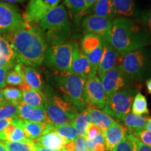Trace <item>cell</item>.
I'll return each instance as SVG.
<instances>
[{"instance_id":"cell-1","label":"cell","mask_w":151,"mask_h":151,"mask_svg":"<svg viewBox=\"0 0 151 151\" xmlns=\"http://www.w3.org/2000/svg\"><path fill=\"white\" fill-rule=\"evenodd\" d=\"M3 36L11 43L17 62L32 67L43 63L48 45L37 24L26 22L24 27Z\"/></svg>"},{"instance_id":"cell-2","label":"cell","mask_w":151,"mask_h":151,"mask_svg":"<svg viewBox=\"0 0 151 151\" xmlns=\"http://www.w3.org/2000/svg\"><path fill=\"white\" fill-rule=\"evenodd\" d=\"M150 42L151 36L148 30L133 20L124 18L113 20L109 43L120 55L144 48Z\"/></svg>"},{"instance_id":"cell-3","label":"cell","mask_w":151,"mask_h":151,"mask_svg":"<svg viewBox=\"0 0 151 151\" xmlns=\"http://www.w3.org/2000/svg\"><path fill=\"white\" fill-rule=\"evenodd\" d=\"M39 23L48 45L65 43L69 38L71 24L65 5H58L49 11Z\"/></svg>"},{"instance_id":"cell-4","label":"cell","mask_w":151,"mask_h":151,"mask_svg":"<svg viewBox=\"0 0 151 151\" xmlns=\"http://www.w3.org/2000/svg\"><path fill=\"white\" fill-rule=\"evenodd\" d=\"M56 82L66 101L80 112L86 111L88 102L86 97V79L73 73L56 74Z\"/></svg>"},{"instance_id":"cell-5","label":"cell","mask_w":151,"mask_h":151,"mask_svg":"<svg viewBox=\"0 0 151 151\" xmlns=\"http://www.w3.org/2000/svg\"><path fill=\"white\" fill-rule=\"evenodd\" d=\"M44 109L49 121L55 125L73 124L78 111L73 106L50 92L45 94Z\"/></svg>"},{"instance_id":"cell-6","label":"cell","mask_w":151,"mask_h":151,"mask_svg":"<svg viewBox=\"0 0 151 151\" xmlns=\"http://www.w3.org/2000/svg\"><path fill=\"white\" fill-rule=\"evenodd\" d=\"M73 43L65 42L50 46L45 54V65L55 74L71 73Z\"/></svg>"},{"instance_id":"cell-7","label":"cell","mask_w":151,"mask_h":151,"mask_svg":"<svg viewBox=\"0 0 151 151\" xmlns=\"http://www.w3.org/2000/svg\"><path fill=\"white\" fill-rule=\"evenodd\" d=\"M137 94L135 89L122 90L112 94L106 100L102 111L110 116L122 121L130 112L134 98Z\"/></svg>"},{"instance_id":"cell-8","label":"cell","mask_w":151,"mask_h":151,"mask_svg":"<svg viewBox=\"0 0 151 151\" xmlns=\"http://www.w3.org/2000/svg\"><path fill=\"white\" fill-rule=\"evenodd\" d=\"M25 23L16 6L0 1V33H12L24 27Z\"/></svg>"},{"instance_id":"cell-9","label":"cell","mask_w":151,"mask_h":151,"mask_svg":"<svg viewBox=\"0 0 151 151\" xmlns=\"http://www.w3.org/2000/svg\"><path fill=\"white\" fill-rule=\"evenodd\" d=\"M147 56L143 49L127 52L122 57L121 67L129 78H140L147 68Z\"/></svg>"},{"instance_id":"cell-10","label":"cell","mask_w":151,"mask_h":151,"mask_svg":"<svg viewBox=\"0 0 151 151\" xmlns=\"http://www.w3.org/2000/svg\"><path fill=\"white\" fill-rule=\"evenodd\" d=\"M104 90L106 99L116 93L121 91L127 86L129 78L125 74L121 65H118L111 70L107 71L100 77Z\"/></svg>"},{"instance_id":"cell-11","label":"cell","mask_w":151,"mask_h":151,"mask_svg":"<svg viewBox=\"0 0 151 151\" xmlns=\"http://www.w3.org/2000/svg\"><path fill=\"white\" fill-rule=\"evenodd\" d=\"M112 22L109 19L90 15L83 20L82 27L86 34H93L98 36L102 42L109 43Z\"/></svg>"},{"instance_id":"cell-12","label":"cell","mask_w":151,"mask_h":151,"mask_svg":"<svg viewBox=\"0 0 151 151\" xmlns=\"http://www.w3.org/2000/svg\"><path fill=\"white\" fill-rule=\"evenodd\" d=\"M61 0H29L23 16L29 23H39L50 11L58 6Z\"/></svg>"},{"instance_id":"cell-13","label":"cell","mask_w":151,"mask_h":151,"mask_svg":"<svg viewBox=\"0 0 151 151\" xmlns=\"http://www.w3.org/2000/svg\"><path fill=\"white\" fill-rule=\"evenodd\" d=\"M86 92L88 104L103 110L106 104V97L99 77L91 76L86 79Z\"/></svg>"},{"instance_id":"cell-14","label":"cell","mask_w":151,"mask_h":151,"mask_svg":"<svg viewBox=\"0 0 151 151\" xmlns=\"http://www.w3.org/2000/svg\"><path fill=\"white\" fill-rule=\"evenodd\" d=\"M71 73L86 79L91 76L97 75V71L93 70L86 55L81 51L78 44L76 42H73Z\"/></svg>"},{"instance_id":"cell-15","label":"cell","mask_w":151,"mask_h":151,"mask_svg":"<svg viewBox=\"0 0 151 151\" xmlns=\"http://www.w3.org/2000/svg\"><path fill=\"white\" fill-rule=\"evenodd\" d=\"M103 43L104 46V51L102 59L97 69L99 78L107 71L116 67V66L121 65L122 57H123L118 53L109 43L103 42Z\"/></svg>"},{"instance_id":"cell-16","label":"cell","mask_w":151,"mask_h":151,"mask_svg":"<svg viewBox=\"0 0 151 151\" xmlns=\"http://www.w3.org/2000/svg\"><path fill=\"white\" fill-rule=\"evenodd\" d=\"M18 118L22 120L39 123L50 122L43 108H33L24 101L18 104Z\"/></svg>"},{"instance_id":"cell-17","label":"cell","mask_w":151,"mask_h":151,"mask_svg":"<svg viewBox=\"0 0 151 151\" xmlns=\"http://www.w3.org/2000/svg\"><path fill=\"white\" fill-rule=\"evenodd\" d=\"M126 132L127 130L117 122L105 131H102L106 150L107 151L112 150L125 137Z\"/></svg>"},{"instance_id":"cell-18","label":"cell","mask_w":151,"mask_h":151,"mask_svg":"<svg viewBox=\"0 0 151 151\" xmlns=\"http://www.w3.org/2000/svg\"><path fill=\"white\" fill-rule=\"evenodd\" d=\"M14 120L16 123H18L22 128L27 139L34 141L35 143L42 136L46 129L47 123L27 121L22 120L18 117L15 118Z\"/></svg>"},{"instance_id":"cell-19","label":"cell","mask_w":151,"mask_h":151,"mask_svg":"<svg viewBox=\"0 0 151 151\" xmlns=\"http://www.w3.org/2000/svg\"><path fill=\"white\" fill-rule=\"evenodd\" d=\"M67 144L65 139L55 131L43 134L36 142V146L60 150Z\"/></svg>"},{"instance_id":"cell-20","label":"cell","mask_w":151,"mask_h":151,"mask_svg":"<svg viewBox=\"0 0 151 151\" xmlns=\"http://www.w3.org/2000/svg\"><path fill=\"white\" fill-rule=\"evenodd\" d=\"M87 111L89 113L92 123L95 124L101 131H105L116 122L110 116L92 106H88Z\"/></svg>"},{"instance_id":"cell-21","label":"cell","mask_w":151,"mask_h":151,"mask_svg":"<svg viewBox=\"0 0 151 151\" xmlns=\"http://www.w3.org/2000/svg\"><path fill=\"white\" fill-rule=\"evenodd\" d=\"M148 119L146 117L129 113L123 119L122 122L124 126L127 128L128 132L132 135H135L138 132L145 129Z\"/></svg>"},{"instance_id":"cell-22","label":"cell","mask_w":151,"mask_h":151,"mask_svg":"<svg viewBox=\"0 0 151 151\" xmlns=\"http://www.w3.org/2000/svg\"><path fill=\"white\" fill-rule=\"evenodd\" d=\"M94 15L113 20L116 16L113 8V0H98L92 6Z\"/></svg>"},{"instance_id":"cell-23","label":"cell","mask_w":151,"mask_h":151,"mask_svg":"<svg viewBox=\"0 0 151 151\" xmlns=\"http://www.w3.org/2000/svg\"><path fill=\"white\" fill-rule=\"evenodd\" d=\"M22 92V100L25 104L33 108L44 109L46 95L41 91L34 89H28Z\"/></svg>"},{"instance_id":"cell-24","label":"cell","mask_w":151,"mask_h":151,"mask_svg":"<svg viewBox=\"0 0 151 151\" xmlns=\"http://www.w3.org/2000/svg\"><path fill=\"white\" fill-rule=\"evenodd\" d=\"M24 82L32 89L41 91L43 88V83L40 73L35 67L26 66L24 67Z\"/></svg>"},{"instance_id":"cell-25","label":"cell","mask_w":151,"mask_h":151,"mask_svg":"<svg viewBox=\"0 0 151 151\" xmlns=\"http://www.w3.org/2000/svg\"><path fill=\"white\" fill-rule=\"evenodd\" d=\"M64 4L69 9L71 18L76 21L80 20L88 10L85 0H65Z\"/></svg>"},{"instance_id":"cell-26","label":"cell","mask_w":151,"mask_h":151,"mask_svg":"<svg viewBox=\"0 0 151 151\" xmlns=\"http://www.w3.org/2000/svg\"><path fill=\"white\" fill-rule=\"evenodd\" d=\"M24 65L16 63L12 69L9 71L6 78L7 84L11 86H20L24 81Z\"/></svg>"},{"instance_id":"cell-27","label":"cell","mask_w":151,"mask_h":151,"mask_svg":"<svg viewBox=\"0 0 151 151\" xmlns=\"http://www.w3.org/2000/svg\"><path fill=\"white\" fill-rule=\"evenodd\" d=\"M113 4L116 16H133L134 11V3L133 0H113Z\"/></svg>"},{"instance_id":"cell-28","label":"cell","mask_w":151,"mask_h":151,"mask_svg":"<svg viewBox=\"0 0 151 151\" xmlns=\"http://www.w3.org/2000/svg\"><path fill=\"white\" fill-rule=\"evenodd\" d=\"M0 59L7 63H16V55L11 43L4 36L0 35Z\"/></svg>"},{"instance_id":"cell-29","label":"cell","mask_w":151,"mask_h":151,"mask_svg":"<svg viewBox=\"0 0 151 151\" xmlns=\"http://www.w3.org/2000/svg\"><path fill=\"white\" fill-rule=\"evenodd\" d=\"M53 131L61 136L67 143L74 141L78 137V132L73 124H64V125L53 124Z\"/></svg>"},{"instance_id":"cell-30","label":"cell","mask_w":151,"mask_h":151,"mask_svg":"<svg viewBox=\"0 0 151 151\" xmlns=\"http://www.w3.org/2000/svg\"><path fill=\"white\" fill-rule=\"evenodd\" d=\"M90 123H91V118H90L89 113L86 110L78 113L73 122V125L76 129L78 135L86 139L87 128Z\"/></svg>"},{"instance_id":"cell-31","label":"cell","mask_w":151,"mask_h":151,"mask_svg":"<svg viewBox=\"0 0 151 151\" xmlns=\"http://www.w3.org/2000/svg\"><path fill=\"white\" fill-rule=\"evenodd\" d=\"M101 40L98 36L93 34H86L81 41V48L83 52L87 55L95 50L101 43Z\"/></svg>"},{"instance_id":"cell-32","label":"cell","mask_w":151,"mask_h":151,"mask_svg":"<svg viewBox=\"0 0 151 151\" xmlns=\"http://www.w3.org/2000/svg\"><path fill=\"white\" fill-rule=\"evenodd\" d=\"M132 113L138 116L149 113L146 98L140 92H137L132 102Z\"/></svg>"},{"instance_id":"cell-33","label":"cell","mask_w":151,"mask_h":151,"mask_svg":"<svg viewBox=\"0 0 151 151\" xmlns=\"http://www.w3.org/2000/svg\"><path fill=\"white\" fill-rule=\"evenodd\" d=\"M7 151H35L37 146L32 140H27L24 142H13L4 141Z\"/></svg>"},{"instance_id":"cell-34","label":"cell","mask_w":151,"mask_h":151,"mask_svg":"<svg viewBox=\"0 0 151 151\" xmlns=\"http://www.w3.org/2000/svg\"><path fill=\"white\" fill-rule=\"evenodd\" d=\"M3 97L4 100L18 106L23 101L22 92L20 88L15 87H8L2 90Z\"/></svg>"},{"instance_id":"cell-35","label":"cell","mask_w":151,"mask_h":151,"mask_svg":"<svg viewBox=\"0 0 151 151\" xmlns=\"http://www.w3.org/2000/svg\"><path fill=\"white\" fill-rule=\"evenodd\" d=\"M17 117H18V106L4 100L0 104V120Z\"/></svg>"},{"instance_id":"cell-36","label":"cell","mask_w":151,"mask_h":151,"mask_svg":"<svg viewBox=\"0 0 151 151\" xmlns=\"http://www.w3.org/2000/svg\"><path fill=\"white\" fill-rule=\"evenodd\" d=\"M104 51V43L102 42L95 50H94L90 53L86 55L93 70L97 71V72L98 67H99L101 60L102 59Z\"/></svg>"},{"instance_id":"cell-37","label":"cell","mask_w":151,"mask_h":151,"mask_svg":"<svg viewBox=\"0 0 151 151\" xmlns=\"http://www.w3.org/2000/svg\"><path fill=\"white\" fill-rule=\"evenodd\" d=\"M13 122L15 124V127L9 135L7 141H13V142H24L29 140L26 137L22 128L18 123H16L14 118L13 120Z\"/></svg>"},{"instance_id":"cell-38","label":"cell","mask_w":151,"mask_h":151,"mask_svg":"<svg viewBox=\"0 0 151 151\" xmlns=\"http://www.w3.org/2000/svg\"><path fill=\"white\" fill-rule=\"evenodd\" d=\"M111 151H134L132 134L127 131L126 132L125 137Z\"/></svg>"},{"instance_id":"cell-39","label":"cell","mask_w":151,"mask_h":151,"mask_svg":"<svg viewBox=\"0 0 151 151\" xmlns=\"http://www.w3.org/2000/svg\"><path fill=\"white\" fill-rule=\"evenodd\" d=\"M15 64L16 63L6 64V65L0 67V89L1 90L4 88L6 85V75L15 65Z\"/></svg>"},{"instance_id":"cell-40","label":"cell","mask_w":151,"mask_h":151,"mask_svg":"<svg viewBox=\"0 0 151 151\" xmlns=\"http://www.w3.org/2000/svg\"><path fill=\"white\" fill-rule=\"evenodd\" d=\"M133 136H134L141 142L151 147V132L143 129Z\"/></svg>"},{"instance_id":"cell-41","label":"cell","mask_w":151,"mask_h":151,"mask_svg":"<svg viewBox=\"0 0 151 151\" xmlns=\"http://www.w3.org/2000/svg\"><path fill=\"white\" fill-rule=\"evenodd\" d=\"M100 129L95 124L91 123L89 124L87 128V133H86V140H94L97 136L99 134L100 132Z\"/></svg>"},{"instance_id":"cell-42","label":"cell","mask_w":151,"mask_h":151,"mask_svg":"<svg viewBox=\"0 0 151 151\" xmlns=\"http://www.w3.org/2000/svg\"><path fill=\"white\" fill-rule=\"evenodd\" d=\"M132 140L133 142L134 151H151V147L147 146L139 139H137L132 134Z\"/></svg>"},{"instance_id":"cell-43","label":"cell","mask_w":151,"mask_h":151,"mask_svg":"<svg viewBox=\"0 0 151 151\" xmlns=\"http://www.w3.org/2000/svg\"><path fill=\"white\" fill-rule=\"evenodd\" d=\"M74 146L75 151H87L88 150L86 146V139L80 136L74 141Z\"/></svg>"},{"instance_id":"cell-44","label":"cell","mask_w":151,"mask_h":151,"mask_svg":"<svg viewBox=\"0 0 151 151\" xmlns=\"http://www.w3.org/2000/svg\"><path fill=\"white\" fill-rule=\"evenodd\" d=\"M13 120H14V118H8L0 120V132L6 127L9 124H11L13 122Z\"/></svg>"},{"instance_id":"cell-45","label":"cell","mask_w":151,"mask_h":151,"mask_svg":"<svg viewBox=\"0 0 151 151\" xmlns=\"http://www.w3.org/2000/svg\"><path fill=\"white\" fill-rule=\"evenodd\" d=\"M146 24L147 30H148V32L150 33V35L151 36V9H150V11H148V14L146 15Z\"/></svg>"},{"instance_id":"cell-46","label":"cell","mask_w":151,"mask_h":151,"mask_svg":"<svg viewBox=\"0 0 151 151\" xmlns=\"http://www.w3.org/2000/svg\"><path fill=\"white\" fill-rule=\"evenodd\" d=\"M94 151H106L105 145L103 143H97L94 147Z\"/></svg>"},{"instance_id":"cell-47","label":"cell","mask_w":151,"mask_h":151,"mask_svg":"<svg viewBox=\"0 0 151 151\" xmlns=\"http://www.w3.org/2000/svg\"><path fill=\"white\" fill-rule=\"evenodd\" d=\"M27 0H0L1 2H5L8 4H14V3H22L24 2Z\"/></svg>"},{"instance_id":"cell-48","label":"cell","mask_w":151,"mask_h":151,"mask_svg":"<svg viewBox=\"0 0 151 151\" xmlns=\"http://www.w3.org/2000/svg\"><path fill=\"white\" fill-rule=\"evenodd\" d=\"M98 0H85V2H86L87 9H89L90 7H92L94 4H95Z\"/></svg>"},{"instance_id":"cell-49","label":"cell","mask_w":151,"mask_h":151,"mask_svg":"<svg viewBox=\"0 0 151 151\" xmlns=\"http://www.w3.org/2000/svg\"><path fill=\"white\" fill-rule=\"evenodd\" d=\"M60 150H52V149L47 148L45 147H41V146H37L35 151H60Z\"/></svg>"},{"instance_id":"cell-50","label":"cell","mask_w":151,"mask_h":151,"mask_svg":"<svg viewBox=\"0 0 151 151\" xmlns=\"http://www.w3.org/2000/svg\"><path fill=\"white\" fill-rule=\"evenodd\" d=\"M145 129H146L147 131L151 132V118H148V120H147Z\"/></svg>"},{"instance_id":"cell-51","label":"cell","mask_w":151,"mask_h":151,"mask_svg":"<svg viewBox=\"0 0 151 151\" xmlns=\"http://www.w3.org/2000/svg\"><path fill=\"white\" fill-rule=\"evenodd\" d=\"M0 151H7L6 147L4 141L0 140Z\"/></svg>"},{"instance_id":"cell-52","label":"cell","mask_w":151,"mask_h":151,"mask_svg":"<svg viewBox=\"0 0 151 151\" xmlns=\"http://www.w3.org/2000/svg\"><path fill=\"white\" fill-rule=\"evenodd\" d=\"M146 88L149 93L151 94V78L146 81Z\"/></svg>"},{"instance_id":"cell-53","label":"cell","mask_w":151,"mask_h":151,"mask_svg":"<svg viewBox=\"0 0 151 151\" xmlns=\"http://www.w3.org/2000/svg\"><path fill=\"white\" fill-rule=\"evenodd\" d=\"M4 101V99L3 97V94H2V90L0 89V104Z\"/></svg>"},{"instance_id":"cell-54","label":"cell","mask_w":151,"mask_h":151,"mask_svg":"<svg viewBox=\"0 0 151 151\" xmlns=\"http://www.w3.org/2000/svg\"><path fill=\"white\" fill-rule=\"evenodd\" d=\"M6 64H9V63H7L6 62L4 61V60L0 59V67H1V66L6 65Z\"/></svg>"},{"instance_id":"cell-55","label":"cell","mask_w":151,"mask_h":151,"mask_svg":"<svg viewBox=\"0 0 151 151\" xmlns=\"http://www.w3.org/2000/svg\"><path fill=\"white\" fill-rule=\"evenodd\" d=\"M60 151H68L67 149H66V148H65V147H63V148H62L61 150H60Z\"/></svg>"},{"instance_id":"cell-56","label":"cell","mask_w":151,"mask_h":151,"mask_svg":"<svg viewBox=\"0 0 151 151\" xmlns=\"http://www.w3.org/2000/svg\"><path fill=\"white\" fill-rule=\"evenodd\" d=\"M87 151H90V150H87Z\"/></svg>"}]
</instances>
